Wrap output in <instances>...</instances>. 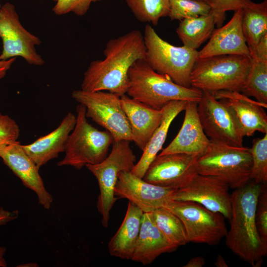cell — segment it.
<instances>
[{
  "label": "cell",
  "instance_id": "obj_12",
  "mask_svg": "<svg viewBox=\"0 0 267 267\" xmlns=\"http://www.w3.org/2000/svg\"><path fill=\"white\" fill-rule=\"evenodd\" d=\"M229 188L222 179L197 174L186 185L175 191L173 200L197 203L229 219L231 213Z\"/></svg>",
  "mask_w": 267,
  "mask_h": 267
},
{
  "label": "cell",
  "instance_id": "obj_25",
  "mask_svg": "<svg viewBox=\"0 0 267 267\" xmlns=\"http://www.w3.org/2000/svg\"><path fill=\"white\" fill-rule=\"evenodd\" d=\"M242 28L250 57L254 58L258 43L267 33V0L252 1L242 9Z\"/></svg>",
  "mask_w": 267,
  "mask_h": 267
},
{
  "label": "cell",
  "instance_id": "obj_31",
  "mask_svg": "<svg viewBox=\"0 0 267 267\" xmlns=\"http://www.w3.org/2000/svg\"><path fill=\"white\" fill-rule=\"evenodd\" d=\"M210 7L200 0H170L168 16L171 20H182L208 14Z\"/></svg>",
  "mask_w": 267,
  "mask_h": 267
},
{
  "label": "cell",
  "instance_id": "obj_21",
  "mask_svg": "<svg viewBox=\"0 0 267 267\" xmlns=\"http://www.w3.org/2000/svg\"><path fill=\"white\" fill-rule=\"evenodd\" d=\"M76 116L68 113L59 125L49 134L40 137L32 143L22 146L39 169L49 161L64 152L68 137L73 130Z\"/></svg>",
  "mask_w": 267,
  "mask_h": 267
},
{
  "label": "cell",
  "instance_id": "obj_42",
  "mask_svg": "<svg viewBox=\"0 0 267 267\" xmlns=\"http://www.w3.org/2000/svg\"><path fill=\"white\" fill-rule=\"evenodd\" d=\"M53 0L54 1H57V0Z\"/></svg>",
  "mask_w": 267,
  "mask_h": 267
},
{
  "label": "cell",
  "instance_id": "obj_26",
  "mask_svg": "<svg viewBox=\"0 0 267 267\" xmlns=\"http://www.w3.org/2000/svg\"><path fill=\"white\" fill-rule=\"evenodd\" d=\"M180 21L177 34L183 46L194 50L211 36L216 25L211 11L208 14Z\"/></svg>",
  "mask_w": 267,
  "mask_h": 267
},
{
  "label": "cell",
  "instance_id": "obj_24",
  "mask_svg": "<svg viewBox=\"0 0 267 267\" xmlns=\"http://www.w3.org/2000/svg\"><path fill=\"white\" fill-rule=\"evenodd\" d=\"M143 211L129 201L124 220L109 241L108 250L111 256L122 259H131L140 231Z\"/></svg>",
  "mask_w": 267,
  "mask_h": 267
},
{
  "label": "cell",
  "instance_id": "obj_27",
  "mask_svg": "<svg viewBox=\"0 0 267 267\" xmlns=\"http://www.w3.org/2000/svg\"><path fill=\"white\" fill-rule=\"evenodd\" d=\"M152 220L161 232L178 247L188 243L183 224L174 213L164 207L151 212Z\"/></svg>",
  "mask_w": 267,
  "mask_h": 267
},
{
  "label": "cell",
  "instance_id": "obj_41",
  "mask_svg": "<svg viewBox=\"0 0 267 267\" xmlns=\"http://www.w3.org/2000/svg\"><path fill=\"white\" fill-rule=\"evenodd\" d=\"M215 265L217 267H227L228 265L224 259L220 255H219L215 263Z\"/></svg>",
  "mask_w": 267,
  "mask_h": 267
},
{
  "label": "cell",
  "instance_id": "obj_17",
  "mask_svg": "<svg viewBox=\"0 0 267 267\" xmlns=\"http://www.w3.org/2000/svg\"><path fill=\"white\" fill-rule=\"evenodd\" d=\"M3 163L21 180L24 185L36 194L39 203L49 209L53 202L52 196L45 188L35 162L18 141L6 145L0 151Z\"/></svg>",
  "mask_w": 267,
  "mask_h": 267
},
{
  "label": "cell",
  "instance_id": "obj_30",
  "mask_svg": "<svg viewBox=\"0 0 267 267\" xmlns=\"http://www.w3.org/2000/svg\"><path fill=\"white\" fill-rule=\"evenodd\" d=\"M252 157L250 180L259 184L267 182V133L253 140L249 148Z\"/></svg>",
  "mask_w": 267,
  "mask_h": 267
},
{
  "label": "cell",
  "instance_id": "obj_29",
  "mask_svg": "<svg viewBox=\"0 0 267 267\" xmlns=\"http://www.w3.org/2000/svg\"><path fill=\"white\" fill-rule=\"evenodd\" d=\"M135 18L156 26L160 19L168 15L170 0H125Z\"/></svg>",
  "mask_w": 267,
  "mask_h": 267
},
{
  "label": "cell",
  "instance_id": "obj_5",
  "mask_svg": "<svg viewBox=\"0 0 267 267\" xmlns=\"http://www.w3.org/2000/svg\"><path fill=\"white\" fill-rule=\"evenodd\" d=\"M252 165L249 148L211 140L196 162L198 174L222 179L234 189L244 186L250 180Z\"/></svg>",
  "mask_w": 267,
  "mask_h": 267
},
{
  "label": "cell",
  "instance_id": "obj_16",
  "mask_svg": "<svg viewBox=\"0 0 267 267\" xmlns=\"http://www.w3.org/2000/svg\"><path fill=\"white\" fill-rule=\"evenodd\" d=\"M176 190L149 183L131 172L123 171L119 174L114 195L117 198L127 199L143 213H151L173 200Z\"/></svg>",
  "mask_w": 267,
  "mask_h": 267
},
{
  "label": "cell",
  "instance_id": "obj_8",
  "mask_svg": "<svg viewBox=\"0 0 267 267\" xmlns=\"http://www.w3.org/2000/svg\"><path fill=\"white\" fill-rule=\"evenodd\" d=\"M131 141H114L109 155L101 162L86 167L97 180L100 193L97 208L100 214L103 226L107 227L110 211L118 198L114 189L121 172H131L136 162V156L130 145Z\"/></svg>",
  "mask_w": 267,
  "mask_h": 267
},
{
  "label": "cell",
  "instance_id": "obj_35",
  "mask_svg": "<svg viewBox=\"0 0 267 267\" xmlns=\"http://www.w3.org/2000/svg\"><path fill=\"white\" fill-rule=\"evenodd\" d=\"M20 129L16 121L0 113V151L7 145L18 140Z\"/></svg>",
  "mask_w": 267,
  "mask_h": 267
},
{
  "label": "cell",
  "instance_id": "obj_34",
  "mask_svg": "<svg viewBox=\"0 0 267 267\" xmlns=\"http://www.w3.org/2000/svg\"><path fill=\"white\" fill-rule=\"evenodd\" d=\"M101 0H57L52 11L57 15L73 12L78 16L87 13L90 4Z\"/></svg>",
  "mask_w": 267,
  "mask_h": 267
},
{
  "label": "cell",
  "instance_id": "obj_43",
  "mask_svg": "<svg viewBox=\"0 0 267 267\" xmlns=\"http://www.w3.org/2000/svg\"><path fill=\"white\" fill-rule=\"evenodd\" d=\"M203 0V1H206V0Z\"/></svg>",
  "mask_w": 267,
  "mask_h": 267
},
{
  "label": "cell",
  "instance_id": "obj_1",
  "mask_svg": "<svg viewBox=\"0 0 267 267\" xmlns=\"http://www.w3.org/2000/svg\"><path fill=\"white\" fill-rule=\"evenodd\" d=\"M103 54V59L89 64L84 73L81 89L106 90L120 96L126 94L130 68L136 61L145 57L143 35L138 30H133L111 39Z\"/></svg>",
  "mask_w": 267,
  "mask_h": 267
},
{
  "label": "cell",
  "instance_id": "obj_3",
  "mask_svg": "<svg viewBox=\"0 0 267 267\" xmlns=\"http://www.w3.org/2000/svg\"><path fill=\"white\" fill-rule=\"evenodd\" d=\"M128 76L126 94L156 109H162L173 100L198 103L202 97L201 90L174 83L167 76L154 71L145 59L136 61L130 68Z\"/></svg>",
  "mask_w": 267,
  "mask_h": 267
},
{
  "label": "cell",
  "instance_id": "obj_6",
  "mask_svg": "<svg viewBox=\"0 0 267 267\" xmlns=\"http://www.w3.org/2000/svg\"><path fill=\"white\" fill-rule=\"evenodd\" d=\"M76 110V124L68 137L65 156L57 165L80 170L103 161L108 155L114 139L108 131H99L89 123L83 105H78Z\"/></svg>",
  "mask_w": 267,
  "mask_h": 267
},
{
  "label": "cell",
  "instance_id": "obj_4",
  "mask_svg": "<svg viewBox=\"0 0 267 267\" xmlns=\"http://www.w3.org/2000/svg\"><path fill=\"white\" fill-rule=\"evenodd\" d=\"M250 66V57L237 55L198 59L190 74V86L211 93L220 90L241 92Z\"/></svg>",
  "mask_w": 267,
  "mask_h": 267
},
{
  "label": "cell",
  "instance_id": "obj_11",
  "mask_svg": "<svg viewBox=\"0 0 267 267\" xmlns=\"http://www.w3.org/2000/svg\"><path fill=\"white\" fill-rule=\"evenodd\" d=\"M0 38L2 42L0 60L20 56L31 65L42 66L44 63L35 47L42 41L22 26L14 5L9 2L0 9Z\"/></svg>",
  "mask_w": 267,
  "mask_h": 267
},
{
  "label": "cell",
  "instance_id": "obj_37",
  "mask_svg": "<svg viewBox=\"0 0 267 267\" xmlns=\"http://www.w3.org/2000/svg\"><path fill=\"white\" fill-rule=\"evenodd\" d=\"M19 215L17 210L9 211L0 207V226L6 224L7 223L16 219Z\"/></svg>",
  "mask_w": 267,
  "mask_h": 267
},
{
  "label": "cell",
  "instance_id": "obj_23",
  "mask_svg": "<svg viewBox=\"0 0 267 267\" xmlns=\"http://www.w3.org/2000/svg\"><path fill=\"white\" fill-rule=\"evenodd\" d=\"M187 101L173 100L163 108V116L159 126L156 128L137 163L131 172L138 178H142L148 167L162 150L170 126L175 118L184 111Z\"/></svg>",
  "mask_w": 267,
  "mask_h": 267
},
{
  "label": "cell",
  "instance_id": "obj_33",
  "mask_svg": "<svg viewBox=\"0 0 267 267\" xmlns=\"http://www.w3.org/2000/svg\"><path fill=\"white\" fill-rule=\"evenodd\" d=\"M256 222L259 234L263 242L267 245V188L263 184L258 197L256 214Z\"/></svg>",
  "mask_w": 267,
  "mask_h": 267
},
{
  "label": "cell",
  "instance_id": "obj_18",
  "mask_svg": "<svg viewBox=\"0 0 267 267\" xmlns=\"http://www.w3.org/2000/svg\"><path fill=\"white\" fill-rule=\"evenodd\" d=\"M242 9L235 11L225 25L214 30L209 42L198 51V59L223 55L250 57L242 31Z\"/></svg>",
  "mask_w": 267,
  "mask_h": 267
},
{
  "label": "cell",
  "instance_id": "obj_7",
  "mask_svg": "<svg viewBox=\"0 0 267 267\" xmlns=\"http://www.w3.org/2000/svg\"><path fill=\"white\" fill-rule=\"evenodd\" d=\"M145 60L156 72L169 77L174 83L191 87L190 76L198 59V50L177 46L164 40L147 24L144 30Z\"/></svg>",
  "mask_w": 267,
  "mask_h": 267
},
{
  "label": "cell",
  "instance_id": "obj_13",
  "mask_svg": "<svg viewBox=\"0 0 267 267\" xmlns=\"http://www.w3.org/2000/svg\"><path fill=\"white\" fill-rule=\"evenodd\" d=\"M198 156L185 153L159 154L150 164L142 178L155 185L178 189L186 185L198 174Z\"/></svg>",
  "mask_w": 267,
  "mask_h": 267
},
{
  "label": "cell",
  "instance_id": "obj_44",
  "mask_svg": "<svg viewBox=\"0 0 267 267\" xmlns=\"http://www.w3.org/2000/svg\"><path fill=\"white\" fill-rule=\"evenodd\" d=\"M1 6L0 4V8H1Z\"/></svg>",
  "mask_w": 267,
  "mask_h": 267
},
{
  "label": "cell",
  "instance_id": "obj_9",
  "mask_svg": "<svg viewBox=\"0 0 267 267\" xmlns=\"http://www.w3.org/2000/svg\"><path fill=\"white\" fill-rule=\"evenodd\" d=\"M164 207L180 219L188 242L215 245L226 235L223 216L197 203L171 200Z\"/></svg>",
  "mask_w": 267,
  "mask_h": 267
},
{
  "label": "cell",
  "instance_id": "obj_40",
  "mask_svg": "<svg viewBox=\"0 0 267 267\" xmlns=\"http://www.w3.org/2000/svg\"><path fill=\"white\" fill-rule=\"evenodd\" d=\"M6 251V248L0 246V267H6L7 263L4 259V255Z\"/></svg>",
  "mask_w": 267,
  "mask_h": 267
},
{
  "label": "cell",
  "instance_id": "obj_10",
  "mask_svg": "<svg viewBox=\"0 0 267 267\" xmlns=\"http://www.w3.org/2000/svg\"><path fill=\"white\" fill-rule=\"evenodd\" d=\"M72 97L85 107L87 117L104 128L112 135L114 141H132L130 125L119 95L108 91L79 89L73 91Z\"/></svg>",
  "mask_w": 267,
  "mask_h": 267
},
{
  "label": "cell",
  "instance_id": "obj_2",
  "mask_svg": "<svg viewBox=\"0 0 267 267\" xmlns=\"http://www.w3.org/2000/svg\"><path fill=\"white\" fill-rule=\"evenodd\" d=\"M262 184L250 180L231 194L230 228L225 236L226 246L254 267L261 265L263 258L267 253V245L259 234L255 218Z\"/></svg>",
  "mask_w": 267,
  "mask_h": 267
},
{
  "label": "cell",
  "instance_id": "obj_19",
  "mask_svg": "<svg viewBox=\"0 0 267 267\" xmlns=\"http://www.w3.org/2000/svg\"><path fill=\"white\" fill-rule=\"evenodd\" d=\"M197 105L196 102L187 101L183 121L178 133L160 155L185 153L200 156L205 152L210 140L201 126Z\"/></svg>",
  "mask_w": 267,
  "mask_h": 267
},
{
  "label": "cell",
  "instance_id": "obj_36",
  "mask_svg": "<svg viewBox=\"0 0 267 267\" xmlns=\"http://www.w3.org/2000/svg\"><path fill=\"white\" fill-rule=\"evenodd\" d=\"M265 62H267V33L265 34L258 43L254 58Z\"/></svg>",
  "mask_w": 267,
  "mask_h": 267
},
{
  "label": "cell",
  "instance_id": "obj_15",
  "mask_svg": "<svg viewBox=\"0 0 267 267\" xmlns=\"http://www.w3.org/2000/svg\"><path fill=\"white\" fill-rule=\"evenodd\" d=\"M227 109L239 133L243 137L256 132L267 133V104L254 100L241 92L220 90L212 93Z\"/></svg>",
  "mask_w": 267,
  "mask_h": 267
},
{
  "label": "cell",
  "instance_id": "obj_28",
  "mask_svg": "<svg viewBox=\"0 0 267 267\" xmlns=\"http://www.w3.org/2000/svg\"><path fill=\"white\" fill-rule=\"evenodd\" d=\"M241 92L267 104V62L251 58V66Z\"/></svg>",
  "mask_w": 267,
  "mask_h": 267
},
{
  "label": "cell",
  "instance_id": "obj_20",
  "mask_svg": "<svg viewBox=\"0 0 267 267\" xmlns=\"http://www.w3.org/2000/svg\"><path fill=\"white\" fill-rule=\"evenodd\" d=\"M120 101L130 125L132 141L143 151L161 122L163 110L149 107L126 94L120 96Z\"/></svg>",
  "mask_w": 267,
  "mask_h": 267
},
{
  "label": "cell",
  "instance_id": "obj_32",
  "mask_svg": "<svg viewBox=\"0 0 267 267\" xmlns=\"http://www.w3.org/2000/svg\"><path fill=\"white\" fill-rule=\"evenodd\" d=\"M213 13L216 25L222 26L226 16V12L236 11L249 5L251 0H206Z\"/></svg>",
  "mask_w": 267,
  "mask_h": 267
},
{
  "label": "cell",
  "instance_id": "obj_39",
  "mask_svg": "<svg viewBox=\"0 0 267 267\" xmlns=\"http://www.w3.org/2000/svg\"><path fill=\"white\" fill-rule=\"evenodd\" d=\"M205 264V259L202 257L198 256L190 259L183 266L184 267H202Z\"/></svg>",
  "mask_w": 267,
  "mask_h": 267
},
{
  "label": "cell",
  "instance_id": "obj_22",
  "mask_svg": "<svg viewBox=\"0 0 267 267\" xmlns=\"http://www.w3.org/2000/svg\"><path fill=\"white\" fill-rule=\"evenodd\" d=\"M178 248L157 227L151 213H143L139 233L131 260L147 265L151 264L160 255L172 252Z\"/></svg>",
  "mask_w": 267,
  "mask_h": 267
},
{
  "label": "cell",
  "instance_id": "obj_14",
  "mask_svg": "<svg viewBox=\"0 0 267 267\" xmlns=\"http://www.w3.org/2000/svg\"><path fill=\"white\" fill-rule=\"evenodd\" d=\"M197 103L199 118L210 140L234 146H243V137L238 132L225 107L211 92L202 91Z\"/></svg>",
  "mask_w": 267,
  "mask_h": 267
},
{
  "label": "cell",
  "instance_id": "obj_38",
  "mask_svg": "<svg viewBox=\"0 0 267 267\" xmlns=\"http://www.w3.org/2000/svg\"><path fill=\"white\" fill-rule=\"evenodd\" d=\"M15 60L16 57L5 60H0V80L6 75Z\"/></svg>",
  "mask_w": 267,
  "mask_h": 267
}]
</instances>
